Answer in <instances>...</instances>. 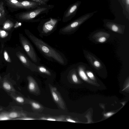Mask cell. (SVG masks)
<instances>
[{
    "mask_svg": "<svg viewBox=\"0 0 129 129\" xmlns=\"http://www.w3.org/2000/svg\"><path fill=\"white\" fill-rule=\"evenodd\" d=\"M24 32L37 49L47 59L55 61L62 66L67 64V60L63 53L36 37L28 30L25 29Z\"/></svg>",
    "mask_w": 129,
    "mask_h": 129,
    "instance_id": "cell-1",
    "label": "cell"
},
{
    "mask_svg": "<svg viewBox=\"0 0 129 129\" xmlns=\"http://www.w3.org/2000/svg\"><path fill=\"white\" fill-rule=\"evenodd\" d=\"M54 7L52 5H42L29 11L23 12L19 16V18L23 21L36 22L39 21L37 18L42 14L47 13Z\"/></svg>",
    "mask_w": 129,
    "mask_h": 129,
    "instance_id": "cell-2",
    "label": "cell"
},
{
    "mask_svg": "<svg viewBox=\"0 0 129 129\" xmlns=\"http://www.w3.org/2000/svg\"><path fill=\"white\" fill-rule=\"evenodd\" d=\"M60 20L59 18L52 17L41 20L37 27L39 36L42 38L50 36L56 29Z\"/></svg>",
    "mask_w": 129,
    "mask_h": 129,
    "instance_id": "cell-3",
    "label": "cell"
},
{
    "mask_svg": "<svg viewBox=\"0 0 129 129\" xmlns=\"http://www.w3.org/2000/svg\"><path fill=\"white\" fill-rule=\"evenodd\" d=\"M97 11H96L88 13L80 16L60 28L59 33L64 35H69L74 33L82 24L92 17Z\"/></svg>",
    "mask_w": 129,
    "mask_h": 129,
    "instance_id": "cell-4",
    "label": "cell"
},
{
    "mask_svg": "<svg viewBox=\"0 0 129 129\" xmlns=\"http://www.w3.org/2000/svg\"><path fill=\"white\" fill-rule=\"evenodd\" d=\"M19 38L21 43L29 57L36 64H39L41 59L29 41L22 34H19Z\"/></svg>",
    "mask_w": 129,
    "mask_h": 129,
    "instance_id": "cell-5",
    "label": "cell"
},
{
    "mask_svg": "<svg viewBox=\"0 0 129 129\" xmlns=\"http://www.w3.org/2000/svg\"><path fill=\"white\" fill-rule=\"evenodd\" d=\"M81 2L80 1H77L68 7L63 14L62 18L63 22L69 21L75 16Z\"/></svg>",
    "mask_w": 129,
    "mask_h": 129,
    "instance_id": "cell-6",
    "label": "cell"
},
{
    "mask_svg": "<svg viewBox=\"0 0 129 129\" xmlns=\"http://www.w3.org/2000/svg\"><path fill=\"white\" fill-rule=\"evenodd\" d=\"M83 52L85 57L92 67L97 70L103 68L104 66L100 61L87 51L84 50Z\"/></svg>",
    "mask_w": 129,
    "mask_h": 129,
    "instance_id": "cell-7",
    "label": "cell"
},
{
    "mask_svg": "<svg viewBox=\"0 0 129 129\" xmlns=\"http://www.w3.org/2000/svg\"><path fill=\"white\" fill-rule=\"evenodd\" d=\"M16 54L25 67L33 71L38 72L37 65L30 61L24 54L19 52L16 53Z\"/></svg>",
    "mask_w": 129,
    "mask_h": 129,
    "instance_id": "cell-8",
    "label": "cell"
},
{
    "mask_svg": "<svg viewBox=\"0 0 129 129\" xmlns=\"http://www.w3.org/2000/svg\"><path fill=\"white\" fill-rule=\"evenodd\" d=\"M104 25L107 28L117 33L123 34L125 29L124 25L118 24L109 20H104Z\"/></svg>",
    "mask_w": 129,
    "mask_h": 129,
    "instance_id": "cell-9",
    "label": "cell"
},
{
    "mask_svg": "<svg viewBox=\"0 0 129 129\" xmlns=\"http://www.w3.org/2000/svg\"><path fill=\"white\" fill-rule=\"evenodd\" d=\"M110 37L109 33L103 31H99L93 34L91 37L93 41L97 43H103L106 42Z\"/></svg>",
    "mask_w": 129,
    "mask_h": 129,
    "instance_id": "cell-10",
    "label": "cell"
},
{
    "mask_svg": "<svg viewBox=\"0 0 129 129\" xmlns=\"http://www.w3.org/2000/svg\"><path fill=\"white\" fill-rule=\"evenodd\" d=\"M50 87L52 95L54 100L61 108L64 109L65 107L64 102L57 91L56 88L51 85Z\"/></svg>",
    "mask_w": 129,
    "mask_h": 129,
    "instance_id": "cell-11",
    "label": "cell"
},
{
    "mask_svg": "<svg viewBox=\"0 0 129 129\" xmlns=\"http://www.w3.org/2000/svg\"><path fill=\"white\" fill-rule=\"evenodd\" d=\"M21 2L24 9H34L42 5L38 2L32 1H21Z\"/></svg>",
    "mask_w": 129,
    "mask_h": 129,
    "instance_id": "cell-12",
    "label": "cell"
},
{
    "mask_svg": "<svg viewBox=\"0 0 129 129\" xmlns=\"http://www.w3.org/2000/svg\"><path fill=\"white\" fill-rule=\"evenodd\" d=\"M123 9V14L126 17L129 19V0H118Z\"/></svg>",
    "mask_w": 129,
    "mask_h": 129,
    "instance_id": "cell-13",
    "label": "cell"
},
{
    "mask_svg": "<svg viewBox=\"0 0 129 129\" xmlns=\"http://www.w3.org/2000/svg\"><path fill=\"white\" fill-rule=\"evenodd\" d=\"M85 66L82 64H79L77 66V70L80 77L84 80L87 81L88 79L85 72Z\"/></svg>",
    "mask_w": 129,
    "mask_h": 129,
    "instance_id": "cell-14",
    "label": "cell"
},
{
    "mask_svg": "<svg viewBox=\"0 0 129 129\" xmlns=\"http://www.w3.org/2000/svg\"><path fill=\"white\" fill-rule=\"evenodd\" d=\"M29 82L28 85L29 90L32 92H35L38 89L37 85L33 78L31 77H29Z\"/></svg>",
    "mask_w": 129,
    "mask_h": 129,
    "instance_id": "cell-15",
    "label": "cell"
},
{
    "mask_svg": "<svg viewBox=\"0 0 129 129\" xmlns=\"http://www.w3.org/2000/svg\"><path fill=\"white\" fill-rule=\"evenodd\" d=\"M38 72L48 75H51L50 71L45 66L39 64L37 65Z\"/></svg>",
    "mask_w": 129,
    "mask_h": 129,
    "instance_id": "cell-16",
    "label": "cell"
},
{
    "mask_svg": "<svg viewBox=\"0 0 129 129\" xmlns=\"http://www.w3.org/2000/svg\"><path fill=\"white\" fill-rule=\"evenodd\" d=\"M14 25V24L12 22L8 20L4 23L3 28L4 30H8L12 27Z\"/></svg>",
    "mask_w": 129,
    "mask_h": 129,
    "instance_id": "cell-17",
    "label": "cell"
},
{
    "mask_svg": "<svg viewBox=\"0 0 129 129\" xmlns=\"http://www.w3.org/2000/svg\"><path fill=\"white\" fill-rule=\"evenodd\" d=\"M3 4L2 2L0 3V20L5 15V12L3 6Z\"/></svg>",
    "mask_w": 129,
    "mask_h": 129,
    "instance_id": "cell-18",
    "label": "cell"
},
{
    "mask_svg": "<svg viewBox=\"0 0 129 129\" xmlns=\"http://www.w3.org/2000/svg\"><path fill=\"white\" fill-rule=\"evenodd\" d=\"M4 59L7 62H11V61L7 51L5 50L4 52Z\"/></svg>",
    "mask_w": 129,
    "mask_h": 129,
    "instance_id": "cell-19",
    "label": "cell"
},
{
    "mask_svg": "<svg viewBox=\"0 0 129 129\" xmlns=\"http://www.w3.org/2000/svg\"><path fill=\"white\" fill-rule=\"evenodd\" d=\"M87 76L91 79H94V76L93 73L91 71L87 70L85 72Z\"/></svg>",
    "mask_w": 129,
    "mask_h": 129,
    "instance_id": "cell-20",
    "label": "cell"
},
{
    "mask_svg": "<svg viewBox=\"0 0 129 129\" xmlns=\"http://www.w3.org/2000/svg\"><path fill=\"white\" fill-rule=\"evenodd\" d=\"M8 35V33L5 31L0 29V37L2 38H4Z\"/></svg>",
    "mask_w": 129,
    "mask_h": 129,
    "instance_id": "cell-21",
    "label": "cell"
},
{
    "mask_svg": "<svg viewBox=\"0 0 129 129\" xmlns=\"http://www.w3.org/2000/svg\"><path fill=\"white\" fill-rule=\"evenodd\" d=\"M31 105L34 108L36 109H39L41 108L40 105L35 102H33L31 103Z\"/></svg>",
    "mask_w": 129,
    "mask_h": 129,
    "instance_id": "cell-22",
    "label": "cell"
},
{
    "mask_svg": "<svg viewBox=\"0 0 129 129\" xmlns=\"http://www.w3.org/2000/svg\"><path fill=\"white\" fill-rule=\"evenodd\" d=\"M3 86L5 89L8 90H9L11 88V86L10 84L7 83H4Z\"/></svg>",
    "mask_w": 129,
    "mask_h": 129,
    "instance_id": "cell-23",
    "label": "cell"
},
{
    "mask_svg": "<svg viewBox=\"0 0 129 129\" xmlns=\"http://www.w3.org/2000/svg\"><path fill=\"white\" fill-rule=\"evenodd\" d=\"M30 1H35L37 2H38L42 5H46L47 3H45L41 0H30Z\"/></svg>",
    "mask_w": 129,
    "mask_h": 129,
    "instance_id": "cell-24",
    "label": "cell"
},
{
    "mask_svg": "<svg viewBox=\"0 0 129 129\" xmlns=\"http://www.w3.org/2000/svg\"><path fill=\"white\" fill-rule=\"evenodd\" d=\"M17 115L16 113L13 112L10 114V116L11 118H15L17 117Z\"/></svg>",
    "mask_w": 129,
    "mask_h": 129,
    "instance_id": "cell-25",
    "label": "cell"
},
{
    "mask_svg": "<svg viewBox=\"0 0 129 129\" xmlns=\"http://www.w3.org/2000/svg\"><path fill=\"white\" fill-rule=\"evenodd\" d=\"M114 114V113L113 112H109L104 114V116L106 117H108L112 116Z\"/></svg>",
    "mask_w": 129,
    "mask_h": 129,
    "instance_id": "cell-26",
    "label": "cell"
},
{
    "mask_svg": "<svg viewBox=\"0 0 129 129\" xmlns=\"http://www.w3.org/2000/svg\"><path fill=\"white\" fill-rule=\"evenodd\" d=\"M16 100L18 102L21 103L23 102L24 101L23 99L20 97H17L16 98Z\"/></svg>",
    "mask_w": 129,
    "mask_h": 129,
    "instance_id": "cell-27",
    "label": "cell"
},
{
    "mask_svg": "<svg viewBox=\"0 0 129 129\" xmlns=\"http://www.w3.org/2000/svg\"><path fill=\"white\" fill-rule=\"evenodd\" d=\"M41 119L52 121H55L56 120L55 119L52 118H42Z\"/></svg>",
    "mask_w": 129,
    "mask_h": 129,
    "instance_id": "cell-28",
    "label": "cell"
},
{
    "mask_svg": "<svg viewBox=\"0 0 129 129\" xmlns=\"http://www.w3.org/2000/svg\"><path fill=\"white\" fill-rule=\"evenodd\" d=\"M66 120L67 121L69 122L73 123H75L76 122L75 121L70 118H67L66 119Z\"/></svg>",
    "mask_w": 129,
    "mask_h": 129,
    "instance_id": "cell-29",
    "label": "cell"
},
{
    "mask_svg": "<svg viewBox=\"0 0 129 129\" xmlns=\"http://www.w3.org/2000/svg\"><path fill=\"white\" fill-rule=\"evenodd\" d=\"M8 118L7 117H4L3 118H2L1 119V120H7L8 119Z\"/></svg>",
    "mask_w": 129,
    "mask_h": 129,
    "instance_id": "cell-30",
    "label": "cell"
},
{
    "mask_svg": "<svg viewBox=\"0 0 129 129\" xmlns=\"http://www.w3.org/2000/svg\"><path fill=\"white\" fill-rule=\"evenodd\" d=\"M43 2L47 3L48 1L49 0H41Z\"/></svg>",
    "mask_w": 129,
    "mask_h": 129,
    "instance_id": "cell-31",
    "label": "cell"
}]
</instances>
